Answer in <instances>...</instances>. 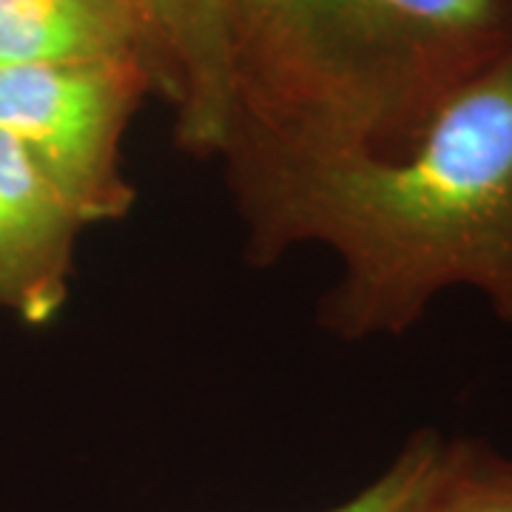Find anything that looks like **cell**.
Wrapping results in <instances>:
<instances>
[{"label":"cell","instance_id":"1","mask_svg":"<svg viewBox=\"0 0 512 512\" xmlns=\"http://www.w3.org/2000/svg\"><path fill=\"white\" fill-rule=\"evenodd\" d=\"M256 262L319 242L339 259L322 325L402 336L436 296L470 288L512 330V46L390 160L234 177Z\"/></svg>","mask_w":512,"mask_h":512},{"label":"cell","instance_id":"2","mask_svg":"<svg viewBox=\"0 0 512 512\" xmlns=\"http://www.w3.org/2000/svg\"><path fill=\"white\" fill-rule=\"evenodd\" d=\"M512 46V0H234L231 171L390 160Z\"/></svg>","mask_w":512,"mask_h":512},{"label":"cell","instance_id":"3","mask_svg":"<svg viewBox=\"0 0 512 512\" xmlns=\"http://www.w3.org/2000/svg\"><path fill=\"white\" fill-rule=\"evenodd\" d=\"M151 80L140 63H60L0 69V134L12 137L83 225L126 217L123 131Z\"/></svg>","mask_w":512,"mask_h":512},{"label":"cell","instance_id":"4","mask_svg":"<svg viewBox=\"0 0 512 512\" xmlns=\"http://www.w3.org/2000/svg\"><path fill=\"white\" fill-rule=\"evenodd\" d=\"M86 225L23 148L0 134V308L46 325L69 296Z\"/></svg>","mask_w":512,"mask_h":512},{"label":"cell","instance_id":"5","mask_svg":"<svg viewBox=\"0 0 512 512\" xmlns=\"http://www.w3.org/2000/svg\"><path fill=\"white\" fill-rule=\"evenodd\" d=\"M140 63L146 43L126 0H0V69Z\"/></svg>","mask_w":512,"mask_h":512},{"label":"cell","instance_id":"6","mask_svg":"<svg viewBox=\"0 0 512 512\" xmlns=\"http://www.w3.org/2000/svg\"><path fill=\"white\" fill-rule=\"evenodd\" d=\"M231 12L234 0H185L180 140L200 154L225 151L231 134Z\"/></svg>","mask_w":512,"mask_h":512},{"label":"cell","instance_id":"7","mask_svg":"<svg viewBox=\"0 0 512 512\" xmlns=\"http://www.w3.org/2000/svg\"><path fill=\"white\" fill-rule=\"evenodd\" d=\"M407 512H512V456L478 439H441Z\"/></svg>","mask_w":512,"mask_h":512},{"label":"cell","instance_id":"8","mask_svg":"<svg viewBox=\"0 0 512 512\" xmlns=\"http://www.w3.org/2000/svg\"><path fill=\"white\" fill-rule=\"evenodd\" d=\"M441 433L419 430L413 433L396 458L387 464L382 476L373 478L362 493L348 498L345 504L328 512H407L410 501L416 498L424 478L430 473V464L439 453Z\"/></svg>","mask_w":512,"mask_h":512},{"label":"cell","instance_id":"9","mask_svg":"<svg viewBox=\"0 0 512 512\" xmlns=\"http://www.w3.org/2000/svg\"><path fill=\"white\" fill-rule=\"evenodd\" d=\"M146 43L151 77L180 94V63L185 40V0H126Z\"/></svg>","mask_w":512,"mask_h":512}]
</instances>
